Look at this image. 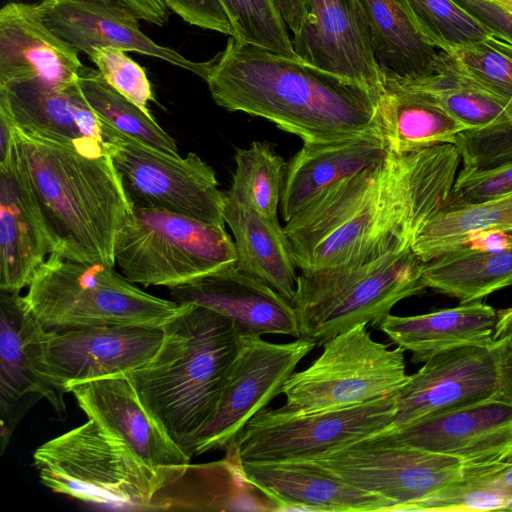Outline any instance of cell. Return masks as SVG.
<instances>
[{
    "instance_id": "cell-4",
    "label": "cell",
    "mask_w": 512,
    "mask_h": 512,
    "mask_svg": "<svg viewBox=\"0 0 512 512\" xmlns=\"http://www.w3.org/2000/svg\"><path fill=\"white\" fill-rule=\"evenodd\" d=\"M162 329L154 357L126 375L145 408L193 457L238 352L240 333L230 317L195 304H187Z\"/></svg>"
},
{
    "instance_id": "cell-14",
    "label": "cell",
    "mask_w": 512,
    "mask_h": 512,
    "mask_svg": "<svg viewBox=\"0 0 512 512\" xmlns=\"http://www.w3.org/2000/svg\"><path fill=\"white\" fill-rule=\"evenodd\" d=\"M46 328L18 292L0 291V452L26 414L45 399L61 420L64 394L49 379L44 356Z\"/></svg>"
},
{
    "instance_id": "cell-35",
    "label": "cell",
    "mask_w": 512,
    "mask_h": 512,
    "mask_svg": "<svg viewBox=\"0 0 512 512\" xmlns=\"http://www.w3.org/2000/svg\"><path fill=\"white\" fill-rule=\"evenodd\" d=\"M80 91L95 115L115 130L172 155L178 147L153 118L114 89L98 70L83 66L78 77Z\"/></svg>"
},
{
    "instance_id": "cell-1",
    "label": "cell",
    "mask_w": 512,
    "mask_h": 512,
    "mask_svg": "<svg viewBox=\"0 0 512 512\" xmlns=\"http://www.w3.org/2000/svg\"><path fill=\"white\" fill-rule=\"evenodd\" d=\"M461 162L452 143L404 154L387 150L286 222L296 267L307 273L411 248L449 205Z\"/></svg>"
},
{
    "instance_id": "cell-41",
    "label": "cell",
    "mask_w": 512,
    "mask_h": 512,
    "mask_svg": "<svg viewBox=\"0 0 512 512\" xmlns=\"http://www.w3.org/2000/svg\"><path fill=\"white\" fill-rule=\"evenodd\" d=\"M464 167L487 169L512 161V123L464 131L454 142Z\"/></svg>"
},
{
    "instance_id": "cell-45",
    "label": "cell",
    "mask_w": 512,
    "mask_h": 512,
    "mask_svg": "<svg viewBox=\"0 0 512 512\" xmlns=\"http://www.w3.org/2000/svg\"><path fill=\"white\" fill-rule=\"evenodd\" d=\"M475 479L499 495L505 501L507 510H512V459L484 470Z\"/></svg>"
},
{
    "instance_id": "cell-26",
    "label": "cell",
    "mask_w": 512,
    "mask_h": 512,
    "mask_svg": "<svg viewBox=\"0 0 512 512\" xmlns=\"http://www.w3.org/2000/svg\"><path fill=\"white\" fill-rule=\"evenodd\" d=\"M387 150L385 142L375 138L303 143L286 166L280 203L284 221L331 187L380 161Z\"/></svg>"
},
{
    "instance_id": "cell-50",
    "label": "cell",
    "mask_w": 512,
    "mask_h": 512,
    "mask_svg": "<svg viewBox=\"0 0 512 512\" xmlns=\"http://www.w3.org/2000/svg\"><path fill=\"white\" fill-rule=\"evenodd\" d=\"M14 142V121L8 108L0 102V163L9 157Z\"/></svg>"
},
{
    "instance_id": "cell-8",
    "label": "cell",
    "mask_w": 512,
    "mask_h": 512,
    "mask_svg": "<svg viewBox=\"0 0 512 512\" xmlns=\"http://www.w3.org/2000/svg\"><path fill=\"white\" fill-rule=\"evenodd\" d=\"M225 226L155 208L132 207L115 244V261L132 283L181 286L235 265Z\"/></svg>"
},
{
    "instance_id": "cell-34",
    "label": "cell",
    "mask_w": 512,
    "mask_h": 512,
    "mask_svg": "<svg viewBox=\"0 0 512 512\" xmlns=\"http://www.w3.org/2000/svg\"><path fill=\"white\" fill-rule=\"evenodd\" d=\"M482 231L512 233V192L447 206L426 223L411 248L423 262H429L461 247L468 237Z\"/></svg>"
},
{
    "instance_id": "cell-18",
    "label": "cell",
    "mask_w": 512,
    "mask_h": 512,
    "mask_svg": "<svg viewBox=\"0 0 512 512\" xmlns=\"http://www.w3.org/2000/svg\"><path fill=\"white\" fill-rule=\"evenodd\" d=\"M69 393L88 419L171 481L190 463L192 457L145 408L126 374L84 382L71 387Z\"/></svg>"
},
{
    "instance_id": "cell-48",
    "label": "cell",
    "mask_w": 512,
    "mask_h": 512,
    "mask_svg": "<svg viewBox=\"0 0 512 512\" xmlns=\"http://www.w3.org/2000/svg\"><path fill=\"white\" fill-rule=\"evenodd\" d=\"M493 348L499 368V395L512 400V342L494 343Z\"/></svg>"
},
{
    "instance_id": "cell-20",
    "label": "cell",
    "mask_w": 512,
    "mask_h": 512,
    "mask_svg": "<svg viewBox=\"0 0 512 512\" xmlns=\"http://www.w3.org/2000/svg\"><path fill=\"white\" fill-rule=\"evenodd\" d=\"M79 52L45 23L39 5L11 1L0 10V87L37 82L57 89L76 85Z\"/></svg>"
},
{
    "instance_id": "cell-31",
    "label": "cell",
    "mask_w": 512,
    "mask_h": 512,
    "mask_svg": "<svg viewBox=\"0 0 512 512\" xmlns=\"http://www.w3.org/2000/svg\"><path fill=\"white\" fill-rule=\"evenodd\" d=\"M383 136L388 150L404 154L452 143L469 130L431 98L385 78L380 96Z\"/></svg>"
},
{
    "instance_id": "cell-54",
    "label": "cell",
    "mask_w": 512,
    "mask_h": 512,
    "mask_svg": "<svg viewBox=\"0 0 512 512\" xmlns=\"http://www.w3.org/2000/svg\"><path fill=\"white\" fill-rule=\"evenodd\" d=\"M10 1H18V0H8V2H10Z\"/></svg>"
},
{
    "instance_id": "cell-52",
    "label": "cell",
    "mask_w": 512,
    "mask_h": 512,
    "mask_svg": "<svg viewBox=\"0 0 512 512\" xmlns=\"http://www.w3.org/2000/svg\"><path fill=\"white\" fill-rule=\"evenodd\" d=\"M346 2L348 3L350 9L354 12V14L362 21L363 23V19H362V14H361V10H360V7H359V2L358 0H346ZM364 24V23H363Z\"/></svg>"
},
{
    "instance_id": "cell-53",
    "label": "cell",
    "mask_w": 512,
    "mask_h": 512,
    "mask_svg": "<svg viewBox=\"0 0 512 512\" xmlns=\"http://www.w3.org/2000/svg\"><path fill=\"white\" fill-rule=\"evenodd\" d=\"M500 7L512 12V0H490Z\"/></svg>"
},
{
    "instance_id": "cell-36",
    "label": "cell",
    "mask_w": 512,
    "mask_h": 512,
    "mask_svg": "<svg viewBox=\"0 0 512 512\" xmlns=\"http://www.w3.org/2000/svg\"><path fill=\"white\" fill-rule=\"evenodd\" d=\"M236 167L226 192L270 220H278V207L287 164L265 142L254 141L248 148H237Z\"/></svg>"
},
{
    "instance_id": "cell-12",
    "label": "cell",
    "mask_w": 512,
    "mask_h": 512,
    "mask_svg": "<svg viewBox=\"0 0 512 512\" xmlns=\"http://www.w3.org/2000/svg\"><path fill=\"white\" fill-rule=\"evenodd\" d=\"M396 392L359 405L308 414L264 408L231 446L242 463L313 459L391 429Z\"/></svg>"
},
{
    "instance_id": "cell-2",
    "label": "cell",
    "mask_w": 512,
    "mask_h": 512,
    "mask_svg": "<svg viewBox=\"0 0 512 512\" xmlns=\"http://www.w3.org/2000/svg\"><path fill=\"white\" fill-rule=\"evenodd\" d=\"M203 80L218 106L267 119L303 143L385 142L380 94L300 58L229 37Z\"/></svg>"
},
{
    "instance_id": "cell-32",
    "label": "cell",
    "mask_w": 512,
    "mask_h": 512,
    "mask_svg": "<svg viewBox=\"0 0 512 512\" xmlns=\"http://www.w3.org/2000/svg\"><path fill=\"white\" fill-rule=\"evenodd\" d=\"M423 282L460 303L480 301L512 285V247L499 251L460 247L446 252L425 262Z\"/></svg>"
},
{
    "instance_id": "cell-42",
    "label": "cell",
    "mask_w": 512,
    "mask_h": 512,
    "mask_svg": "<svg viewBox=\"0 0 512 512\" xmlns=\"http://www.w3.org/2000/svg\"><path fill=\"white\" fill-rule=\"evenodd\" d=\"M509 192H512V161L487 169L463 166L449 205L475 203Z\"/></svg>"
},
{
    "instance_id": "cell-28",
    "label": "cell",
    "mask_w": 512,
    "mask_h": 512,
    "mask_svg": "<svg viewBox=\"0 0 512 512\" xmlns=\"http://www.w3.org/2000/svg\"><path fill=\"white\" fill-rule=\"evenodd\" d=\"M0 102L23 130L65 142H105L102 123L85 101L78 82L64 89L37 82L0 87Z\"/></svg>"
},
{
    "instance_id": "cell-19",
    "label": "cell",
    "mask_w": 512,
    "mask_h": 512,
    "mask_svg": "<svg viewBox=\"0 0 512 512\" xmlns=\"http://www.w3.org/2000/svg\"><path fill=\"white\" fill-rule=\"evenodd\" d=\"M43 19L58 36L88 57L111 47L163 60L204 78L206 61H192L162 46L140 28L138 16L117 0H39Z\"/></svg>"
},
{
    "instance_id": "cell-44",
    "label": "cell",
    "mask_w": 512,
    "mask_h": 512,
    "mask_svg": "<svg viewBox=\"0 0 512 512\" xmlns=\"http://www.w3.org/2000/svg\"><path fill=\"white\" fill-rule=\"evenodd\" d=\"M491 32L512 39V12L490 0H453Z\"/></svg>"
},
{
    "instance_id": "cell-17",
    "label": "cell",
    "mask_w": 512,
    "mask_h": 512,
    "mask_svg": "<svg viewBox=\"0 0 512 512\" xmlns=\"http://www.w3.org/2000/svg\"><path fill=\"white\" fill-rule=\"evenodd\" d=\"M389 440L478 466L512 459V400L500 395L381 432Z\"/></svg>"
},
{
    "instance_id": "cell-3",
    "label": "cell",
    "mask_w": 512,
    "mask_h": 512,
    "mask_svg": "<svg viewBox=\"0 0 512 512\" xmlns=\"http://www.w3.org/2000/svg\"><path fill=\"white\" fill-rule=\"evenodd\" d=\"M17 152L60 257L114 267L118 233L132 210L106 142L72 143L14 123Z\"/></svg>"
},
{
    "instance_id": "cell-47",
    "label": "cell",
    "mask_w": 512,
    "mask_h": 512,
    "mask_svg": "<svg viewBox=\"0 0 512 512\" xmlns=\"http://www.w3.org/2000/svg\"><path fill=\"white\" fill-rule=\"evenodd\" d=\"M461 247L482 251L505 250L512 247V233L503 231L478 232L468 237Z\"/></svg>"
},
{
    "instance_id": "cell-23",
    "label": "cell",
    "mask_w": 512,
    "mask_h": 512,
    "mask_svg": "<svg viewBox=\"0 0 512 512\" xmlns=\"http://www.w3.org/2000/svg\"><path fill=\"white\" fill-rule=\"evenodd\" d=\"M172 300L195 304L230 317L240 335L282 334L300 338L290 301L235 265L169 288Z\"/></svg>"
},
{
    "instance_id": "cell-16",
    "label": "cell",
    "mask_w": 512,
    "mask_h": 512,
    "mask_svg": "<svg viewBox=\"0 0 512 512\" xmlns=\"http://www.w3.org/2000/svg\"><path fill=\"white\" fill-rule=\"evenodd\" d=\"M493 347L462 346L437 353L396 392L391 429L499 395Z\"/></svg>"
},
{
    "instance_id": "cell-6",
    "label": "cell",
    "mask_w": 512,
    "mask_h": 512,
    "mask_svg": "<svg viewBox=\"0 0 512 512\" xmlns=\"http://www.w3.org/2000/svg\"><path fill=\"white\" fill-rule=\"evenodd\" d=\"M24 296L47 330L107 325L162 328L187 304L151 295L102 263H84L51 253Z\"/></svg>"
},
{
    "instance_id": "cell-38",
    "label": "cell",
    "mask_w": 512,
    "mask_h": 512,
    "mask_svg": "<svg viewBox=\"0 0 512 512\" xmlns=\"http://www.w3.org/2000/svg\"><path fill=\"white\" fill-rule=\"evenodd\" d=\"M448 53L468 78L503 105L512 123V39L490 32L483 40Z\"/></svg>"
},
{
    "instance_id": "cell-29",
    "label": "cell",
    "mask_w": 512,
    "mask_h": 512,
    "mask_svg": "<svg viewBox=\"0 0 512 512\" xmlns=\"http://www.w3.org/2000/svg\"><path fill=\"white\" fill-rule=\"evenodd\" d=\"M223 217L234 237L235 267L291 302L298 276L289 238L279 220L266 218L226 192Z\"/></svg>"
},
{
    "instance_id": "cell-51",
    "label": "cell",
    "mask_w": 512,
    "mask_h": 512,
    "mask_svg": "<svg viewBox=\"0 0 512 512\" xmlns=\"http://www.w3.org/2000/svg\"><path fill=\"white\" fill-rule=\"evenodd\" d=\"M494 343L512 342V307L497 312Z\"/></svg>"
},
{
    "instance_id": "cell-22",
    "label": "cell",
    "mask_w": 512,
    "mask_h": 512,
    "mask_svg": "<svg viewBox=\"0 0 512 512\" xmlns=\"http://www.w3.org/2000/svg\"><path fill=\"white\" fill-rule=\"evenodd\" d=\"M54 244L16 144L0 163V291L28 287Z\"/></svg>"
},
{
    "instance_id": "cell-30",
    "label": "cell",
    "mask_w": 512,
    "mask_h": 512,
    "mask_svg": "<svg viewBox=\"0 0 512 512\" xmlns=\"http://www.w3.org/2000/svg\"><path fill=\"white\" fill-rule=\"evenodd\" d=\"M374 58L384 76L398 80L430 72L441 49L416 28L399 0H358Z\"/></svg>"
},
{
    "instance_id": "cell-7",
    "label": "cell",
    "mask_w": 512,
    "mask_h": 512,
    "mask_svg": "<svg viewBox=\"0 0 512 512\" xmlns=\"http://www.w3.org/2000/svg\"><path fill=\"white\" fill-rule=\"evenodd\" d=\"M33 462L52 492L117 508L151 510L155 493L171 481L92 419L40 445Z\"/></svg>"
},
{
    "instance_id": "cell-11",
    "label": "cell",
    "mask_w": 512,
    "mask_h": 512,
    "mask_svg": "<svg viewBox=\"0 0 512 512\" xmlns=\"http://www.w3.org/2000/svg\"><path fill=\"white\" fill-rule=\"evenodd\" d=\"M101 123L132 207L166 210L225 226L224 192L215 170L197 154L172 155Z\"/></svg>"
},
{
    "instance_id": "cell-43",
    "label": "cell",
    "mask_w": 512,
    "mask_h": 512,
    "mask_svg": "<svg viewBox=\"0 0 512 512\" xmlns=\"http://www.w3.org/2000/svg\"><path fill=\"white\" fill-rule=\"evenodd\" d=\"M167 8L186 23L235 37L232 22L220 0H164Z\"/></svg>"
},
{
    "instance_id": "cell-15",
    "label": "cell",
    "mask_w": 512,
    "mask_h": 512,
    "mask_svg": "<svg viewBox=\"0 0 512 512\" xmlns=\"http://www.w3.org/2000/svg\"><path fill=\"white\" fill-rule=\"evenodd\" d=\"M163 329L107 325L46 330V372L63 393L71 387L125 375L147 364L158 351Z\"/></svg>"
},
{
    "instance_id": "cell-25",
    "label": "cell",
    "mask_w": 512,
    "mask_h": 512,
    "mask_svg": "<svg viewBox=\"0 0 512 512\" xmlns=\"http://www.w3.org/2000/svg\"><path fill=\"white\" fill-rule=\"evenodd\" d=\"M223 459L188 464L152 498L151 510L277 511L276 505L246 478L235 446Z\"/></svg>"
},
{
    "instance_id": "cell-49",
    "label": "cell",
    "mask_w": 512,
    "mask_h": 512,
    "mask_svg": "<svg viewBox=\"0 0 512 512\" xmlns=\"http://www.w3.org/2000/svg\"><path fill=\"white\" fill-rule=\"evenodd\" d=\"M287 28L296 35L306 19L305 0H273Z\"/></svg>"
},
{
    "instance_id": "cell-13",
    "label": "cell",
    "mask_w": 512,
    "mask_h": 512,
    "mask_svg": "<svg viewBox=\"0 0 512 512\" xmlns=\"http://www.w3.org/2000/svg\"><path fill=\"white\" fill-rule=\"evenodd\" d=\"M316 346L302 337L273 343L258 335H240L238 352L215 411L197 436L193 456L234 444L246 424L281 393L297 365Z\"/></svg>"
},
{
    "instance_id": "cell-5",
    "label": "cell",
    "mask_w": 512,
    "mask_h": 512,
    "mask_svg": "<svg viewBox=\"0 0 512 512\" xmlns=\"http://www.w3.org/2000/svg\"><path fill=\"white\" fill-rule=\"evenodd\" d=\"M424 265L407 248L359 264L302 273L291 300L300 337L321 346L358 324L378 327L398 302L427 289Z\"/></svg>"
},
{
    "instance_id": "cell-24",
    "label": "cell",
    "mask_w": 512,
    "mask_h": 512,
    "mask_svg": "<svg viewBox=\"0 0 512 512\" xmlns=\"http://www.w3.org/2000/svg\"><path fill=\"white\" fill-rule=\"evenodd\" d=\"M241 465L248 481L276 505L277 511H392L384 498L345 482L312 460Z\"/></svg>"
},
{
    "instance_id": "cell-33",
    "label": "cell",
    "mask_w": 512,
    "mask_h": 512,
    "mask_svg": "<svg viewBox=\"0 0 512 512\" xmlns=\"http://www.w3.org/2000/svg\"><path fill=\"white\" fill-rule=\"evenodd\" d=\"M393 80L425 94L469 130L511 123L503 105L468 78L458 68L453 56L444 50L440 51L435 67L427 74Z\"/></svg>"
},
{
    "instance_id": "cell-9",
    "label": "cell",
    "mask_w": 512,
    "mask_h": 512,
    "mask_svg": "<svg viewBox=\"0 0 512 512\" xmlns=\"http://www.w3.org/2000/svg\"><path fill=\"white\" fill-rule=\"evenodd\" d=\"M323 346L309 367L285 382L282 409L308 414L359 405L395 393L409 379L404 350L372 339L365 323Z\"/></svg>"
},
{
    "instance_id": "cell-21",
    "label": "cell",
    "mask_w": 512,
    "mask_h": 512,
    "mask_svg": "<svg viewBox=\"0 0 512 512\" xmlns=\"http://www.w3.org/2000/svg\"><path fill=\"white\" fill-rule=\"evenodd\" d=\"M305 8V23L292 38L296 55L381 95L385 78L364 24L346 0H305Z\"/></svg>"
},
{
    "instance_id": "cell-37",
    "label": "cell",
    "mask_w": 512,
    "mask_h": 512,
    "mask_svg": "<svg viewBox=\"0 0 512 512\" xmlns=\"http://www.w3.org/2000/svg\"><path fill=\"white\" fill-rule=\"evenodd\" d=\"M421 34L446 52L483 40L491 31L453 0H399Z\"/></svg>"
},
{
    "instance_id": "cell-40",
    "label": "cell",
    "mask_w": 512,
    "mask_h": 512,
    "mask_svg": "<svg viewBox=\"0 0 512 512\" xmlns=\"http://www.w3.org/2000/svg\"><path fill=\"white\" fill-rule=\"evenodd\" d=\"M89 59L107 83L145 113L151 114L148 103L155 101L151 83L145 70L127 56L126 51L111 47L95 48Z\"/></svg>"
},
{
    "instance_id": "cell-46",
    "label": "cell",
    "mask_w": 512,
    "mask_h": 512,
    "mask_svg": "<svg viewBox=\"0 0 512 512\" xmlns=\"http://www.w3.org/2000/svg\"><path fill=\"white\" fill-rule=\"evenodd\" d=\"M131 9L140 20L157 26H164L169 19L170 10L164 0H117Z\"/></svg>"
},
{
    "instance_id": "cell-39",
    "label": "cell",
    "mask_w": 512,
    "mask_h": 512,
    "mask_svg": "<svg viewBox=\"0 0 512 512\" xmlns=\"http://www.w3.org/2000/svg\"><path fill=\"white\" fill-rule=\"evenodd\" d=\"M235 30V39L278 54L299 58L288 28L273 0H220Z\"/></svg>"
},
{
    "instance_id": "cell-10",
    "label": "cell",
    "mask_w": 512,
    "mask_h": 512,
    "mask_svg": "<svg viewBox=\"0 0 512 512\" xmlns=\"http://www.w3.org/2000/svg\"><path fill=\"white\" fill-rule=\"evenodd\" d=\"M312 460L345 482L387 500L392 511H422L444 489L488 467L395 443L381 432Z\"/></svg>"
},
{
    "instance_id": "cell-27",
    "label": "cell",
    "mask_w": 512,
    "mask_h": 512,
    "mask_svg": "<svg viewBox=\"0 0 512 512\" xmlns=\"http://www.w3.org/2000/svg\"><path fill=\"white\" fill-rule=\"evenodd\" d=\"M497 311L481 301L420 315H388L378 326L414 363L462 346L493 347Z\"/></svg>"
}]
</instances>
